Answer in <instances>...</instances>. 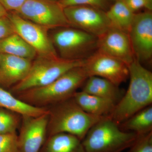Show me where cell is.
<instances>
[{
  "label": "cell",
  "mask_w": 152,
  "mask_h": 152,
  "mask_svg": "<svg viewBox=\"0 0 152 152\" xmlns=\"http://www.w3.org/2000/svg\"><path fill=\"white\" fill-rule=\"evenodd\" d=\"M129 69L130 83L127 91L109 115L118 125L152 103L151 72L135 58Z\"/></svg>",
  "instance_id": "6da1fadb"
},
{
  "label": "cell",
  "mask_w": 152,
  "mask_h": 152,
  "mask_svg": "<svg viewBox=\"0 0 152 152\" xmlns=\"http://www.w3.org/2000/svg\"><path fill=\"white\" fill-rule=\"evenodd\" d=\"M88 77L84 66L77 67L47 86L27 90L16 96L31 105L48 108L73 97Z\"/></svg>",
  "instance_id": "7a4b0ae2"
},
{
  "label": "cell",
  "mask_w": 152,
  "mask_h": 152,
  "mask_svg": "<svg viewBox=\"0 0 152 152\" xmlns=\"http://www.w3.org/2000/svg\"><path fill=\"white\" fill-rule=\"evenodd\" d=\"M47 137L66 133L82 141L90 129L105 116L94 115L84 111L73 97L49 107Z\"/></svg>",
  "instance_id": "3957f363"
},
{
  "label": "cell",
  "mask_w": 152,
  "mask_h": 152,
  "mask_svg": "<svg viewBox=\"0 0 152 152\" xmlns=\"http://www.w3.org/2000/svg\"><path fill=\"white\" fill-rule=\"evenodd\" d=\"M138 137L136 133L122 130L107 116L90 129L82 143L86 152H121L132 146Z\"/></svg>",
  "instance_id": "277c9868"
},
{
  "label": "cell",
  "mask_w": 152,
  "mask_h": 152,
  "mask_svg": "<svg viewBox=\"0 0 152 152\" xmlns=\"http://www.w3.org/2000/svg\"><path fill=\"white\" fill-rule=\"evenodd\" d=\"M86 61L65 60L59 57H37L33 60L27 75L21 81L12 87L10 92L16 96L27 90L47 86L70 70L84 66Z\"/></svg>",
  "instance_id": "5b68a950"
},
{
  "label": "cell",
  "mask_w": 152,
  "mask_h": 152,
  "mask_svg": "<svg viewBox=\"0 0 152 152\" xmlns=\"http://www.w3.org/2000/svg\"><path fill=\"white\" fill-rule=\"evenodd\" d=\"M56 29L50 36L60 58L86 60L97 51V37L72 27Z\"/></svg>",
  "instance_id": "8992f818"
},
{
  "label": "cell",
  "mask_w": 152,
  "mask_h": 152,
  "mask_svg": "<svg viewBox=\"0 0 152 152\" xmlns=\"http://www.w3.org/2000/svg\"><path fill=\"white\" fill-rule=\"evenodd\" d=\"M20 16L49 30L71 27L58 2L50 0H27L18 11Z\"/></svg>",
  "instance_id": "52a82bcc"
},
{
  "label": "cell",
  "mask_w": 152,
  "mask_h": 152,
  "mask_svg": "<svg viewBox=\"0 0 152 152\" xmlns=\"http://www.w3.org/2000/svg\"><path fill=\"white\" fill-rule=\"evenodd\" d=\"M8 17L19 35L37 53V56L45 58L59 57L47 28L20 16L15 12H8Z\"/></svg>",
  "instance_id": "ba28073f"
},
{
  "label": "cell",
  "mask_w": 152,
  "mask_h": 152,
  "mask_svg": "<svg viewBox=\"0 0 152 152\" xmlns=\"http://www.w3.org/2000/svg\"><path fill=\"white\" fill-rule=\"evenodd\" d=\"M71 27L99 37L111 26L106 12L89 6H70L64 8Z\"/></svg>",
  "instance_id": "9c48e42d"
},
{
  "label": "cell",
  "mask_w": 152,
  "mask_h": 152,
  "mask_svg": "<svg viewBox=\"0 0 152 152\" xmlns=\"http://www.w3.org/2000/svg\"><path fill=\"white\" fill-rule=\"evenodd\" d=\"M135 58L141 64L152 56V14L151 11L135 13L128 33Z\"/></svg>",
  "instance_id": "30bf717a"
},
{
  "label": "cell",
  "mask_w": 152,
  "mask_h": 152,
  "mask_svg": "<svg viewBox=\"0 0 152 152\" xmlns=\"http://www.w3.org/2000/svg\"><path fill=\"white\" fill-rule=\"evenodd\" d=\"M49 112L38 117L22 116L18 152H39L47 139Z\"/></svg>",
  "instance_id": "8fae6325"
},
{
  "label": "cell",
  "mask_w": 152,
  "mask_h": 152,
  "mask_svg": "<svg viewBox=\"0 0 152 152\" xmlns=\"http://www.w3.org/2000/svg\"><path fill=\"white\" fill-rule=\"evenodd\" d=\"M90 76L101 77L119 86L129 77V66L120 60L97 51L84 66Z\"/></svg>",
  "instance_id": "7c38bea8"
},
{
  "label": "cell",
  "mask_w": 152,
  "mask_h": 152,
  "mask_svg": "<svg viewBox=\"0 0 152 152\" xmlns=\"http://www.w3.org/2000/svg\"><path fill=\"white\" fill-rule=\"evenodd\" d=\"M97 51L128 66L135 59L128 33L113 26L98 37Z\"/></svg>",
  "instance_id": "4fadbf2b"
},
{
  "label": "cell",
  "mask_w": 152,
  "mask_h": 152,
  "mask_svg": "<svg viewBox=\"0 0 152 152\" xmlns=\"http://www.w3.org/2000/svg\"><path fill=\"white\" fill-rule=\"evenodd\" d=\"M0 86L11 88L27 75L32 60L0 54Z\"/></svg>",
  "instance_id": "5bb4252c"
},
{
  "label": "cell",
  "mask_w": 152,
  "mask_h": 152,
  "mask_svg": "<svg viewBox=\"0 0 152 152\" xmlns=\"http://www.w3.org/2000/svg\"><path fill=\"white\" fill-rule=\"evenodd\" d=\"M119 87L103 78L92 76L87 79L81 88L83 91L107 99L116 104L124 95Z\"/></svg>",
  "instance_id": "9a60e30c"
},
{
  "label": "cell",
  "mask_w": 152,
  "mask_h": 152,
  "mask_svg": "<svg viewBox=\"0 0 152 152\" xmlns=\"http://www.w3.org/2000/svg\"><path fill=\"white\" fill-rule=\"evenodd\" d=\"M73 97L84 111L94 115H110L116 105L112 101L82 91L76 92Z\"/></svg>",
  "instance_id": "2e32d148"
},
{
  "label": "cell",
  "mask_w": 152,
  "mask_h": 152,
  "mask_svg": "<svg viewBox=\"0 0 152 152\" xmlns=\"http://www.w3.org/2000/svg\"><path fill=\"white\" fill-rule=\"evenodd\" d=\"M0 107L22 116L38 117L48 113V108L34 107L24 102L0 86Z\"/></svg>",
  "instance_id": "e0dca14e"
},
{
  "label": "cell",
  "mask_w": 152,
  "mask_h": 152,
  "mask_svg": "<svg viewBox=\"0 0 152 152\" xmlns=\"http://www.w3.org/2000/svg\"><path fill=\"white\" fill-rule=\"evenodd\" d=\"M39 152H86L76 136L59 133L48 137Z\"/></svg>",
  "instance_id": "ac0fdd59"
},
{
  "label": "cell",
  "mask_w": 152,
  "mask_h": 152,
  "mask_svg": "<svg viewBox=\"0 0 152 152\" xmlns=\"http://www.w3.org/2000/svg\"><path fill=\"white\" fill-rule=\"evenodd\" d=\"M0 54L11 55L32 61L37 56L35 50L16 33L0 40Z\"/></svg>",
  "instance_id": "d6986e66"
},
{
  "label": "cell",
  "mask_w": 152,
  "mask_h": 152,
  "mask_svg": "<svg viewBox=\"0 0 152 152\" xmlns=\"http://www.w3.org/2000/svg\"><path fill=\"white\" fill-rule=\"evenodd\" d=\"M119 126L122 130L132 132L139 136L152 132V105L137 112Z\"/></svg>",
  "instance_id": "ffe728a7"
},
{
  "label": "cell",
  "mask_w": 152,
  "mask_h": 152,
  "mask_svg": "<svg viewBox=\"0 0 152 152\" xmlns=\"http://www.w3.org/2000/svg\"><path fill=\"white\" fill-rule=\"evenodd\" d=\"M106 13L111 26L129 32L135 13L128 7L124 0H115Z\"/></svg>",
  "instance_id": "44dd1931"
},
{
  "label": "cell",
  "mask_w": 152,
  "mask_h": 152,
  "mask_svg": "<svg viewBox=\"0 0 152 152\" xmlns=\"http://www.w3.org/2000/svg\"><path fill=\"white\" fill-rule=\"evenodd\" d=\"M21 120L20 115L0 107V134L16 132Z\"/></svg>",
  "instance_id": "7402d4cb"
},
{
  "label": "cell",
  "mask_w": 152,
  "mask_h": 152,
  "mask_svg": "<svg viewBox=\"0 0 152 152\" xmlns=\"http://www.w3.org/2000/svg\"><path fill=\"white\" fill-rule=\"evenodd\" d=\"M115 0H61L58 3L63 8L70 6L85 5L94 7L107 12Z\"/></svg>",
  "instance_id": "603a6c76"
},
{
  "label": "cell",
  "mask_w": 152,
  "mask_h": 152,
  "mask_svg": "<svg viewBox=\"0 0 152 152\" xmlns=\"http://www.w3.org/2000/svg\"><path fill=\"white\" fill-rule=\"evenodd\" d=\"M0 152H18L16 132L0 134Z\"/></svg>",
  "instance_id": "cb8c5ba5"
},
{
  "label": "cell",
  "mask_w": 152,
  "mask_h": 152,
  "mask_svg": "<svg viewBox=\"0 0 152 152\" xmlns=\"http://www.w3.org/2000/svg\"><path fill=\"white\" fill-rule=\"evenodd\" d=\"M130 152H152V132L139 136Z\"/></svg>",
  "instance_id": "d4e9b609"
},
{
  "label": "cell",
  "mask_w": 152,
  "mask_h": 152,
  "mask_svg": "<svg viewBox=\"0 0 152 152\" xmlns=\"http://www.w3.org/2000/svg\"><path fill=\"white\" fill-rule=\"evenodd\" d=\"M15 33L13 25L8 16L0 18V40Z\"/></svg>",
  "instance_id": "484cf974"
},
{
  "label": "cell",
  "mask_w": 152,
  "mask_h": 152,
  "mask_svg": "<svg viewBox=\"0 0 152 152\" xmlns=\"http://www.w3.org/2000/svg\"><path fill=\"white\" fill-rule=\"evenodd\" d=\"M125 4L131 11L135 13L136 12L142 9L151 11L152 0H124Z\"/></svg>",
  "instance_id": "4316f807"
},
{
  "label": "cell",
  "mask_w": 152,
  "mask_h": 152,
  "mask_svg": "<svg viewBox=\"0 0 152 152\" xmlns=\"http://www.w3.org/2000/svg\"><path fill=\"white\" fill-rule=\"evenodd\" d=\"M26 1L27 0H0V4L8 12H16Z\"/></svg>",
  "instance_id": "83f0119b"
},
{
  "label": "cell",
  "mask_w": 152,
  "mask_h": 152,
  "mask_svg": "<svg viewBox=\"0 0 152 152\" xmlns=\"http://www.w3.org/2000/svg\"><path fill=\"white\" fill-rule=\"evenodd\" d=\"M8 12L0 4V18L7 15Z\"/></svg>",
  "instance_id": "f1b7e54d"
},
{
  "label": "cell",
  "mask_w": 152,
  "mask_h": 152,
  "mask_svg": "<svg viewBox=\"0 0 152 152\" xmlns=\"http://www.w3.org/2000/svg\"><path fill=\"white\" fill-rule=\"evenodd\" d=\"M50 1H53L58 2L61 0H50Z\"/></svg>",
  "instance_id": "f546056e"
},
{
  "label": "cell",
  "mask_w": 152,
  "mask_h": 152,
  "mask_svg": "<svg viewBox=\"0 0 152 152\" xmlns=\"http://www.w3.org/2000/svg\"><path fill=\"white\" fill-rule=\"evenodd\" d=\"M0 62H1V56H0Z\"/></svg>",
  "instance_id": "4dcf8cb0"
}]
</instances>
